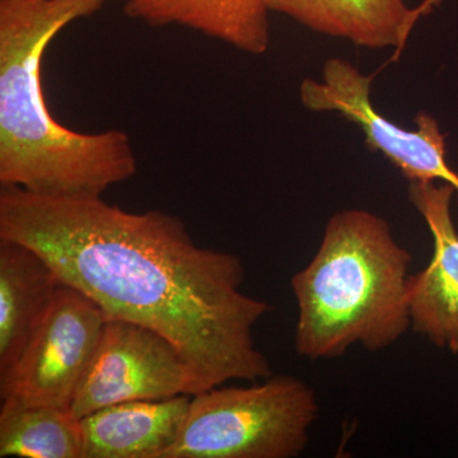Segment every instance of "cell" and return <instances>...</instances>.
I'll list each match as a JSON object with an SVG mask.
<instances>
[{"instance_id":"1","label":"cell","mask_w":458,"mask_h":458,"mask_svg":"<svg viewBox=\"0 0 458 458\" xmlns=\"http://www.w3.org/2000/svg\"><path fill=\"white\" fill-rule=\"evenodd\" d=\"M0 238L40 254L107 318L141 325L174 344L191 377V396L273 376L254 337L269 304L243 293L238 256L198 246L179 216L126 212L102 197L2 186Z\"/></svg>"},{"instance_id":"2","label":"cell","mask_w":458,"mask_h":458,"mask_svg":"<svg viewBox=\"0 0 458 458\" xmlns=\"http://www.w3.org/2000/svg\"><path fill=\"white\" fill-rule=\"evenodd\" d=\"M106 0H0V185L47 197H102L134 177L131 137L84 134L53 119L41 63L66 26L93 16Z\"/></svg>"},{"instance_id":"3","label":"cell","mask_w":458,"mask_h":458,"mask_svg":"<svg viewBox=\"0 0 458 458\" xmlns=\"http://www.w3.org/2000/svg\"><path fill=\"white\" fill-rule=\"evenodd\" d=\"M410 262L382 216L364 209L334 214L318 252L292 278L298 354L333 360L354 345L379 352L400 340L411 327Z\"/></svg>"},{"instance_id":"4","label":"cell","mask_w":458,"mask_h":458,"mask_svg":"<svg viewBox=\"0 0 458 458\" xmlns=\"http://www.w3.org/2000/svg\"><path fill=\"white\" fill-rule=\"evenodd\" d=\"M318 417L316 394L292 376L192 394L179 437L161 458H294Z\"/></svg>"},{"instance_id":"5","label":"cell","mask_w":458,"mask_h":458,"mask_svg":"<svg viewBox=\"0 0 458 458\" xmlns=\"http://www.w3.org/2000/svg\"><path fill=\"white\" fill-rule=\"evenodd\" d=\"M373 75L333 57L325 63L321 80L306 78L300 98L313 113H335L363 132L370 149L384 155L410 182L448 183L458 194V174L445 161V135L434 117L426 113L415 117L417 128L403 129L378 113L372 98Z\"/></svg>"},{"instance_id":"6","label":"cell","mask_w":458,"mask_h":458,"mask_svg":"<svg viewBox=\"0 0 458 458\" xmlns=\"http://www.w3.org/2000/svg\"><path fill=\"white\" fill-rule=\"evenodd\" d=\"M106 316L80 289L60 280L0 397L71 409L95 354Z\"/></svg>"},{"instance_id":"7","label":"cell","mask_w":458,"mask_h":458,"mask_svg":"<svg viewBox=\"0 0 458 458\" xmlns=\"http://www.w3.org/2000/svg\"><path fill=\"white\" fill-rule=\"evenodd\" d=\"M179 394L191 396V377L174 344L141 325L107 318L69 410L81 420L114 403Z\"/></svg>"},{"instance_id":"8","label":"cell","mask_w":458,"mask_h":458,"mask_svg":"<svg viewBox=\"0 0 458 458\" xmlns=\"http://www.w3.org/2000/svg\"><path fill=\"white\" fill-rule=\"evenodd\" d=\"M454 192L445 182H410V201L427 222L434 251L426 269L410 276L409 309L417 333L458 354V233L451 216Z\"/></svg>"},{"instance_id":"9","label":"cell","mask_w":458,"mask_h":458,"mask_svg":"<svg viewBox=\"0 0 458 458\" xmlns=\"http://www.w3.org/2000/svg\"><path fill=\"white\" fill-rule=\"evenodd\" d=\"M437 2L424 0L410 8L403 0H265L270 12L321 35L367 49L397 51L405 47L419 18Z\"/></svg>"},{"instance_id":"10","label":"cell","mask_w":458,"mask_h":458,"mask_svg":"<svg viewBox=\"0 0 458 458\" xmlns=\"http://www.w3.org/2000/svg\"><path fill=\"white\" fill-rule=\"evenodd\" d=\"M190 394L129 401L81 419L83 458H161L188 417Z\"/></svg>"},{"instance_id":"11","label":"cell","mask_w":458,"mask_h":458,"mask_svg":"<svg viewBox=\"0 0 458 458\" xmlns=\"http://www.w3.org/2000/svg\"><path fill=\"white\" fill-rule=\"evenodd\" d=\"M59 283L40 254L0 238V386L16 369Z\"/></svg>"},{"instance_id":"12","label":"cell","mask_w":458,"mask_h":458,"mask_svg":"<svg viewBox=\"0 0 458 458\" xmlns=\"http://www.w3.org/2000/svg\"><path fill=\"white\" fill-rule=\"evenodd\" d=\"M123 13L148 26L186 27L251 55L270 47L265 0H128Z\"/></svg>"},{"instance_id":"13","label":"cell","mask_w":458,"mask_h":458,"mask_svg":"<svg viewBox=\"0 0 458 458\" xmlns=\"http://www.w3.org/2000/svg\"><path fill=\"white\" fill-rule=\"evenodd\" d=\"M0 457L83 458L80 419L71 410L2 400Z\"/></svg>"}]
</instances>
